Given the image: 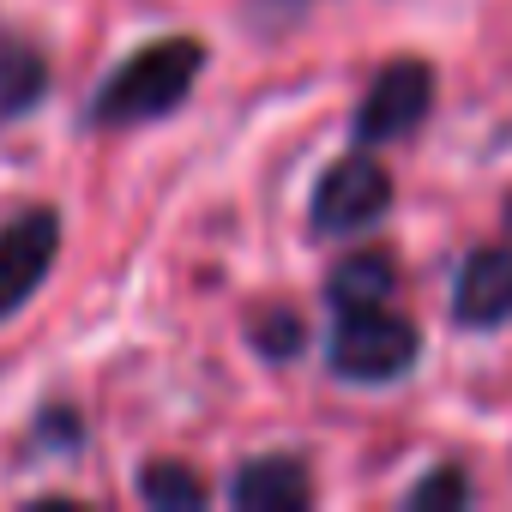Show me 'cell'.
Wrapping results in <instances>:
<instances>
[{
	"label": "cell",
	"instance_id": "obj_1",
	"mask_svg": "<svg viewBox=\"0 0 512 512\" xmlns=\"http://www.w3.org/2000/svg\"><path fill=\"white\" fill-rule=\"evenodd\" d=\"M205 67V43L193 37H157L145 43L139 55H127L103 91L91 97V121L97 127H139V121H157L169 109H181L193 97V79Z\"/></svg>",
	"mask_w": 512,
	"mask_h": 512
},
{
	"label": "cell",
	"instance_id": "obj_2",
	"mask_svg": "<svg viewBox=\"0 0 512 512\" xmlns=\"http://www.w3.org/2000/svg\"><path fill=\"white\" fill-rule=\"evenodd\" d=\"M416 350H422L416 326L386 308H344V320L332 326V374L338 380H398L416 362Z\"/></svg>",
	"mask_w": 512,
	"mask_h": 512
},
{
	"label": "cell",
	"instance_id": "obj_3",
	"mask_svg": "<svg viewBox=\"0 0 512 512\" xmlns=\"http://www.w3.org/2000/svg\"><path fill=\"white\" fill-rule=\"evenodd\" d=\"M55 253H61V217L49 205L19 211L7 229H0V326L43 290Z\"/></svg>",
	"mask_w": 512,
	"mask_h": 512
},
{
	"label": "cell",
	"instance_id": "obj_4",
	"mask_svg": "<svg viewBox=\"0 0 512 512\" xmlns=\"http://www.w3.org/2000/svg\"><path fill=\"white\" fill-rule=\"evenodd\" d=\"M392 205V175L368 157V145L344 163H332L314 187V229L326 235H350V229H368L380 223Z\"/></svg>",
	"mask_w": 512,
	"mask_h": 512
},
{
	"label": "cell",
	"instance_id": "obj_5",
	"mask_svg": "<svg viewBox=\"0 0 512 512\" xmlns=\"http://www.w3.org/2000/svg\"><path fill=\"white\" fill-rule=\"evenodd\" d=\"M428 109H434V67L428 61H392L368 85V97L356 103V139L362 145L404 139L410 127H422Z\"/></svg>",
	"mask_w": 512,
	"mask_h": 512
},
{
	"label": "cell",
	"instance_id": "obj_6",
	"mask_svg": "<svg viewBox=\"0 0 512 512\" xmlns=\"http://www.w3.org/2000/svg\"><path fill=\"white\" fill-rule=\"evenodd\" d=\"M452 320L458 326H506L512 320V247H476L458 284H452Z\"/></svg>",
	"mask_w": 512,
	"mask_h": 512
},
{
	"label": "cell",
	"instance_id": "obj_7",
	"mask_svg": "<svg viewBox=\"0 0 512 512\" xmlns=\"http://www.w3.org/2000/svg\"><path fill=\"white\" fill-rule=\"evenodd\" d=\"M229 500L241 512H302L314 500V482L296 458H247L229 482Z\"/></svg>",
	"mask_w": 512,
	"mask_h": 512
},
{
	"label": "cell",
	"instance_id": "obj_8",
	"mask_svg": "<svg viewBox=\"0 0 512 512\" xmlns=\"http://www.w3.org/2000/svg\"><path fill=\"white\" fill-rule=\"evenodd\" d=\"M43 91H49V61H43V49H31V43H19V37H0V121L37 109Z\"/></svg>",
	"mask_w": 512,
	"mask_h": 512
},
{
	"label": "cell",
	"instance_id": "obj_9",
	"mask_svg": "<svg viewBox=\"0 0 512 512\" xmlns=\"http://www.w3.org/2000/svg\"><path fill=\"white\" fill-rule=\"evenodd\" d=\"M392 260L386 253H350V260L332 272V302H338V314L344 308H386V296H392Z\"/></svg>",
	"mask_w": 512,
	"mask_h": 512
},
{
	"label": "cell",
	"instance_id": "obj_10",
	"mask_svg": "<svg viewBox=\"0 0 512 512\" xmlns=\"http://www.w3.org/2000/svg\"><path fill=\"white\" fill-rule=\"evenodd\" d=\"M139 494H145L157 512H193V506L211 500V488H205L187 464H175V458H151V464L139 470Z\"/></svg>",
	"mask_w": 512,
	"mask_h": 512
},
{
	"label": "cell",
	"instance_id": "obj_11",
	"mask_svg": "<svg viewBox=\"0 0 512 512\" xmlns=\"http://www.w3.org/2000/svg\"><path fill=\"white\" fill-rule=\"evenodd\" d=\"M470 494H476L470 476L446 464V470H434L428 482H416V488L404 494V506H410V512H440V506H470Z\"/></svg>",
	"mask_w": 512,
	"mask_h": 512
},
{
	"label": "cell",
	"instance_id": "obj_12",
	"mask_svg": "<svg viewBox=\"0 0 512 512\" xmlns=\"http://www.w3.org/2000/svg\"><path fill=\"white\" fill-rule=\"evenodd\" d=\"M253 350H260V356H272V362H290V356L302 350V320H296L290 308H278V314H260V320H253Z\"/></svg>",
	"mask_w": 512,
	"mask_h": 512
}]
</instances>
